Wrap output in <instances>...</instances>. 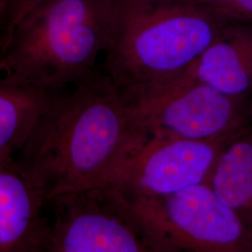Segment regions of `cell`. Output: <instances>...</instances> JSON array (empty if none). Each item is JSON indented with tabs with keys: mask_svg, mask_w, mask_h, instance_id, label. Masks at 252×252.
Here are the masks:
<instances>
[{
	"mask_svg": "<svg viewBox=\"0 0 252 252\" xmlns=\"http://www.w3.org/2000/svg\"><path fill=\"white\" fill-rule=\"evenodd\" d=\"M149 137L139 109L108 75L95 72L55 94L15 161L48 201L107 182Z\"/></svg>",
	"mask_w": 252,
	"mask_h": 252,
	"instance_id": "6da1fadb",
	"label": "cell"
},
{
	"mask_svg": "<svg viewBox=\"0 0 252 252\" xmlns=\"http://www.w3.org/2000/svg\"><path fill=\"white\" fill-rule=\"evenodd\" d=\"M229 23L189 0H114L104 72L137 106L183 77Z\"/></svg>",
	"mask_w": 252,
	"mask_h": 252,
	"instance_id": "7a4b0ae2",
	"label": "cell"
},
{
	"mask_svg": "<svg viewBox=\"0 0 252 252\" xmlns=\"http://www.w3.org/2000/svg\"><path fill=\"white\" fill-rule=\"evenodd\" d=\"M114 0H40L12 28L0 71L43 90L63 91L96 71Z\"/></svg>",
	"mask_w": 252,
	"mask_h": 252,
	"instance_id": "3957f363",
	"label": "cell"
},
{
	"mask_svg": "<svg viewBox=\"0 0 252 252\" xmlns=\"http://www.w3.org/2000/svg\"><path fill=\"white\" fill-rule=\"evenodd\" d=\"M42 252H177L174 245L112 184L57 194Z\"/></svg>",
	"mask_w": 252,
	"mask_h": 252,
	"instance_id": "277c9868",
	"label": "cell"
},
{
	"mask_svg": "<svg viewBox=\"0 0 252 252\" xmlns=\"http://www.w3.org/2000/svg\"><path fill=\"white\" fill-rule=\"evenodd\" d=\"M133 203L178 252H252V218L226 204L207 182Z\"/></svg>",
	"mask_w": 252,
	"mask_h": 252,
	"instance_id": "5b68a950",
	"label": "cell"
},
{
	"mask_svg": "<svg viewBox=\"0 0 252 252\" xmlns=\"http://www.w3.org/2000/svg\"><path fill=\"white\" fill-rule=\"evenodd\" d=\"M150 135L233 140L252 128V95H232L181 77L135 106Z\"/></svg>",
	"mask_w": 252,
	"mask_h": 252,
	"instance_id": "8992f818",
	"label": "cell"
},
{
	"mask_svg": "<svg viewBox=\"0 0 252 252\" xmlns=\"http://www.w3.org/2000/svg\"><path fill=\"white\" fill-rule=\"evenodd\" d=\"M231 141L150 135L107 182L133 202L163 198L207 182L220 154Z\"/></svg>",
	"mask_w": 252,
	"mask_h": 252,
	"instance_id": "52a82bcc",
	"label": "cell"
},
{
	"mask_svg": "<svg viewBox=\"0 0 252 252\" xmlns=\"http://www.w3.org/2000/svg\"><path fill=\"white\" fill-rule=\"evenodd\" d=\"M47 200L14 158L0 161V252H42Z\"/></svg>",
	"mask_w": 252,
	"mask_h": 252,
	"instance_id": "ba28073f",
	"label": "cell"
},
{
	"mask_svg": "<svg viewBox=\"0 0 252 252\" xmlns=\"http://www.w3.org/2000/svg\"><path fill=\"white\" fill-rule=\"evenodd\" d=\"M232 95H252V25L230 22L184 75Z\"/></svg>",
	"mask_w": 252,
	"mask_h": 252,
	"instance_id": "9c48e42d",
	"label": "cell"
},
{
	"mask_svg": "<svg viewBox=\"0 0 252 252\" xmlns=\"http://www.w3.org/2000/svg\"><path fill=\"white\" fill-rule=\"evenodd\" d=\"M56 94L0 71V161L16 156Z\"/></svg>",
	"mask_w": 252,
	"mask_h": 252,
	"instance_id": "30bf717a",
	"label": "cell"
},
{
	"mask_svg": "<svg viewBox=\"0 0 252 252\" xmlns=\"http://www.w3.org/2000/svg\"><path fill=\"white\" fill-rule=\"evenodd\" d=\"M207 183L226 204L252 218V128L226 145Z\"/></svg>",
	"mask_w": 252,
	"mask_h": 252,
	"instance_id": "8fae6325",
	"label": "cell"
},
{
	"mask_svg": "<svg viewBox=\"0 0 252 252\" xmlns=\"http://www.w3.org/2000/svg\"><path fill=\"white\" fill-rule=\"evenodd\" d=\"M230 22L252 25V0H189Z\"/></svg>",
	"mask_w": 252,
	"mask_h": 252,
	"instance_id": "7c38bea8",
	"label": "cell"
},
{
	"mask_svg": "<svg viewBox=\"0 0 252 252\" xmlns=\"http://www.w3.org/2000/svg\"><path fill=\"white\" fill-rule=\"evenodd\" d=\"M40 0H5L6 11L3 24L4 46L12 28L29 9H32Z\"/></svg>",
	"mask_w": 252,
	"mask_h": 252,
	"instance_id": "4fadbf2b",
	"label": "cell"
},
{
	"mask_svg": "<svg viewBox=\"0 0 252 252\" xmlns=\"http://www.w3.org/2000/svg\"><path fill=\"white\" fill-rule=\"evenodd\" d=\"M6 11V3L5 0H0V58L4 50V36H3V24Z\"/></svg>",
	"mask_w": 252,
	"mask_h": 252,
	"instance_id": "5bb4252c",
	"label": "cell"
}]
</instances>
